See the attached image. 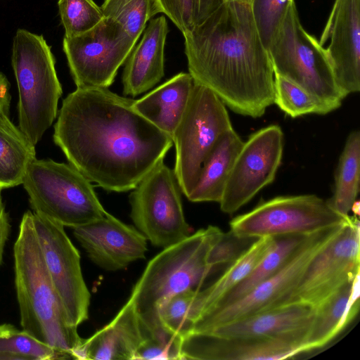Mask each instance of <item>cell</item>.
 <instances>
[{
	"label": "cell",
	"mask_w": 360,
	"mask_h": 360,
	"mask_svg": "<svg viewBox=\"0 0 360 360\" xmlns=\"http://www.w3.org/2000/svg\"><path fill=\"white\" fill-rule=\"evenodd\" d=\"M257 239L239 236L231 230L226 233L222 231L209 251L207 263L213 267L231 264Z\"/></svg>",
	"instance_id": "cell-36"
},
{
	"label": "cell",
	"mask_w": 360,
	"mask_h": 360,
	"mask_svg": "<svg viewBox=\"0 0 360 360\" xmlns=\"http://www.w3.org/2000/svg\"><path fill=\"white\" fill-rule=\"evenodd\" d=\"M268 53L274 72L338 108V87L326 49L302 26L295 1L288 8Z\"/></svg>",
	"instance_id": "cell-7"
},
{
	"label": "cell",
	"mask_w": 360,
	"mask_h": 360,
	"mask_svg": "<svg viewBox=\"0 0 360 360\" xmlns=\"http://www.w3.org/2000/svg\"><path fill=\"white\" fill-rule=\"evenodd\" d=\"M10 84L6 75L0 72V115H8L11 103Z\"/></svg>",
	"instance_id": "cell-40"
},
{
	"label": "cell",
	"mask_w": 360,
	"mask_h": 360,
	"mask_svg": "<svg viewBox=\"0 0 360 360\" xmlns=\"http://www.w3.org/2000/svg\"><path fill=\"white\" fill-rule=\"evenodd\" d=\"M307 236L290 234L275 236L276 240L274 245L257 263L250 274L223 295L214 305L195 316L193 320L210 310L231 304L273 276L284 265Z\"/></svg>",
	"instance_id": "cell-27"
},
{
	"label": "cell",
	"mask_w": 360,
	"mask_h": 360,
	"mask_svg": "<svg viewBox=\"0 0 360 360\" xmlns=\"http://www.w3.org/2000/svg\"><path fill=\"white\" fill-rule=\"evenodd\" d=\"M183 35L188 73L226 107L256 118L274 104V69L249 1H225Z\"/></svg>",
	"instance_id": "cell-2"
},
{
	"label": "cell",
	"mask_w": 360,
	"mask_h": 360,
	"mask_svg": "<svg viewBox=\"0 0 360 360\" xmlns=\"http://www.w3.org/2000/svg\"><path fill=\"white\" fill-rule=\"evenodd\" d=\"M328 200L316 195L278 196L233 218L230 230L245 237L308 235L345 223Z\"/></svg>",
	"instance_id": "cell-11"
},
{
	"label": "cell",
	"mask_w": 360,
	"mask_h": 360,
	"mask_svg": "<svg viewBox=\"0 0 360 360\" xmlns=\"http://www.w3.org/2000/svg\"><path fill=\"white\" fill-rule=\"evenodd\" d=\"M11 64L19 95L18 127L35 146L55 120L63 91L51 47L42 34L18 29Z\"/></svg>",
	"instance_id": "cell-4"
},
{
	"label": "cell",
	"mask_w": 360,
	"mask_h": 360,
	"mask_svg": "<svg viewBox=\"0 0 360 360\" xmlns=\"http://www.w3.org/2000/svg\"><path fill=\"white\" fill-rule=\"evenodd\" d=\"M162 11L182 34L188 31V0H158Z\"/></svg>",
	"instance_id": "cell-37"
},
{
	"label": "cell",
	"mask_w": 360,
	"mask_h": 360,
	"mask_svg": "<svg viewBox=\"0 0 360 360\" xmlns=\"http://www.w3.org/2000/svg\"><path fill=\"white\" fill-rule=\"evenodd\" d=\"M225 1L226 0H188V31L193 29L195 25L203 22Z\"/></svg>",
	"instance_id": "cell-38"
},
{
	"label": "cell",
	"mask_w": 360,
	"mask_h": 360,
	"mask_svg": "<svg viewBox=\"0 0 360 360\" xmlns=\"http://www.w3.org/2000/svg\"><path fill=\"white\" fill-rule=\"evenodd\" d=\"M283 141L281 128L271 124L243 142L219 202L223 212L234 213L272 183L281 163Z\"/></svg>",
	"instance_id": "cell-14"
},
{
	"label": "cell",
	"mask_w": 360,
	"mask_h": 360,
	"mask_svg": "<svg viewBox=\"0 0 360 360\" xmlns=\"http://www.w3.org/2000/svg\"><path fill=\"white\" fill-rule=\"evenodd\" d=\"M168 27L165 16L150 20L140 42L125 61L123 94L136 97L155 86L165 75L164 50Z\"/></svg>",
	"instance_id": "cell-19"
},
{
	"label": "cell",
	"mask_w": 360,
	"mask_h": 360,
	"mask_svg": "<svg viewBox=\"0 0 360 360\" xmlns=\"http://www.w3.org/2000/svg\"><path fill=\"white\" fill-rule=\"evenodd\" d=\"M101 8L105 18L117 22L136 41L146 22L162 13L158 0H105Z\"/></svg>",
	"instance_id": "cell-31"
},
{
	"label": "cell",
	"mask_w": 360,
	"mask_h": 360,
	"mask_svg": "<svg viewBox=\"0 0 360 360\" xmlns=\"http://www.w3.org/2000/svg\"><path fill=\"white\" fill-rule=\"evenodd\" d=\"M22 184L34 212L64 227L86 224L106 212L91 182L70 163L36 158Z\"/></svg>",
	"instance_id": "cell-6"
},
{
	"label": "cell",
	"mask_w": 360,
	"mask_h": 360,
	"mask_svg": "<svg viewBox=\"0 0 360 360\" xmlns=\"http://www.w3.org/2000/svg\"><path fill=\"white\" fill-rule=\"evenodd\" d=\"M222 231L208 226L163 248L150 260L129 298L138 314L155 311L162 300L188 289H200L214 268L209 251Z\"/></svg>",
	"instance_id": "cell-5"
},
{
	"label": "cell",
	"mask_w": 360,
	"mask_h": 360,
	"mask_svg": "<svg viewBox=\"0 0 360 360\" xmlns=\"http://www.w3.org/2000/svg\"><path fill=\"white\" fill-rule=\"evenodd\" d=\"M136 41L108 18L84 34L64 37L63 49L77 88H108Z\"/></svg>",
	"instance_id": "cell-12"
},
{
	"label": "cell",
	"mask_w": 360,
	"mask_h": 360,
	"mask_svg": "<svg viewBox=\"0 0 360 360\" xmlns=\"http://www.w3.org/2000/svg\"><path fill=\"white\" fill-rule=\"evenodd\" d=\"M243 142L231 129L217 141L202 164L198 181L186 197L193 202H219Z\"/></svg>",
	"instance_id": "cell-24"
},
{
	"label": "cell",
	"mask_w": 360,
	"mask_h": 360,
	"mask_svg": "<svg viewBox=\"0 0 360 360\" xmlns=\"http://www.w3.org/2000/svg\"><path fill=\"white\" fill-rule=\"evenodd\" d=\"M359 221L349 217L309 262L287 304L301 302L314 307L359 276Z\"/></svg>",
	"instance_id": "cell-13"
},
{
	"label": "cell",
	"mask_w": 360,
	"mask_h": 360,
	"mask_svg": "<svg viewBox=\"0 0 360 360\" xmlns=\"http://www.w3.org/2000/svg\"><path fill=\"white\" fill-rule=\"evenodd\" d=\"M231 129L224 103L210 89L194 82L186 110L172 136L175 146L173 170L186 197L217 141Z\"/></svg>",
	"instance_id": "cell-8"
},
{
	"label": "cell",
	"mask_w": 360,
	"mask_h": 360,
	"mask_svg": "<svg viewBox=\"0 0 360 360\" xmlns=\"http://www.w3.org/2000/svg\"><path fill=\"white\" fill-rule=\"evenodd\" d=\"M274 89V104L293 118L307 114L326 115L337 109L276 73Z\"/></svg>",
	"instance_id": "cell-32"
},
{
	"label": "cell",
	"mask_w": 360,
	"mask_h": 360,
	"mask_svg": "<svg viewBox=\"0 0 360 360\" xmlns=\"http://www.w3.org/2000/svg\"><path fill=\"white\" fill-rule=\"evenodd\" d=\"M359 309V276L314 307L306 345L308 350L324 347L353 320Z\"/></svg>",
	"instance_id": "cell-22"
},
{
	"label": "cell",
	"mask_w": 360,
	"mask_h": 360,
	"mask_svg": "<svg viewBox=\"0 0 360 360\" xmlns=\"http://www.w3.org/2000/svg\"><path fill=\"white\" fill-rule=\"evenodd\" d=\"M142 340L138 313L128 300L109 323L83 339L75 359H134Z\"/></svg>",
	"instance_id": "cell-21"
},
{
	"label": "cell",
	"mask_w": 360,
	"mask_h": 360,
	"mask_svg": "<svg viewBox=\"0 0 360 360\" xmlns=\"http://www.w3.org/2000/svg\"><path fill=\"white\" fill-rule=\"evenodd\" d=\"M188 289L160 301L155 307L161 323L183 337L191 330L190 314L198 290Z\"/></svg>",
	"instance_id": "cell-34"
},
{
	"label": "cell",
	"mask_w": 360,
	"mask_h": 360,
	"mask_svg": "<svg viewBox=\"0 0 360 360\" xmlns=\"http://www.w3.org/2000/svg\"><path fill=\"white\" fill-rule=\"evenodd\" d=\"M275 240L276 237L274 236L259 238L245 252L230 264L217 280L206 288L202 290L199 289L190 314L191 323L195 316L211 307L244 280L272 248Z\"/></svg>",
	"instance_id": "cell-25"
},
{
	"label": "cell",
	"mask_w": 360,
	"mask_h": 360,
	"mask_svg": "<svg viewBox=\"0 0 360 360\" xmlns=\"http://www.w3.org/2000/svg\"><path fill=\"white\" fill-rule=\"evenodd\" d=\"M326 49L335 82L347 96L360 91V0H335L320 44Z\"/></svg>",
	"instance_id": "cell-18"
},
{
	"label": "cell",
	"mask_w": 360,
	"mask_h": 360,
	"mask_svg": "<svg viewBox=\"0 0 360 360\" xmlns=\"http://www.w3.org/2000/svg\"><path fill=\"white\" fill-rule=\"evenodd\" d=\"M226 1H249L250 0H226Z\"/></svg>",
	"instance_id": "cell-41"
},
{
	"label": "cell",
	"mask_w": 360,
	"mask_h": 360,
	"mask_svg": "<svg viewBox=\"0 0 360 360\" xmlns=\"http://www.w3.org/2000/svg\"><path fill=\"white\" fill-rule=\"evenodd\" d=\"M1 188H0V264L2 261L4 248L8 236L10 225L8 214L6 212L1 198Z\"/></svg>",
	"instance_id": "cell-39"
},
{
	"label": "cell",
	"mask_w": 360,
	"mask_h": 360,
	"mask_svg": "<svg viewBox=\"0 0 360 360\" xmlns=\"http://www.w3.org/2000/svg\"><path fill=\"white\" fill-rule=\"evenodd\" d=\"M66 354L11 324L0 325V360L69 359Z\"/></svg>",
	"instance_id": "cell-30"
},
{
	"label": "cell",
	"mask_w": 360,
	"mask_h": 360,
	"mask_svg": "<svg viewBox=\"0 0 360 360\" xmlns=\"http://www.w3.org/2000/svg\"><path fill=\"white\" fill-rule=\"evenodd\" d=\"M32 221L52 283L70 322L77 327L88 319L90 304L79 253L63 225L35 212Z\"/></svg>",
	"instance_id": "cell-15"
},
{
	"label": "cell",
	"mask_w": 360,
	"mask_h": 360,
	"mask_svg": "<svg viewBox=\"0 0 360 360\" xmlns=\"http://www.w3.org/2000/svg\"><path fill=\"white\" fill-rule=\"evenodd\" d=\"M294 0H250L259 35L267 51L288 6Z\"/></svg>",
	"instance_id": "cell-35"
},
{
	"label": "cell",
	"mask_w": 360,
	"mask_h": 360,
	"mask_svg": "<svg viewBox=\"0 0 360 360\" xmlns=\"http://www.w3.org/2000/svg\"><path fill=\"white\" fill-rule=\"evenodd\" d=\"M306 334L223 337L190 332L182 337L181 359L280 360L309 352Z\"/></svg>",
	"instance_id": "cell-16"
},
{
	"label": "cell",
	"mask_w": 360,
	"mask_h": 360,
	"mask_svg": "<svg viewBox=\"0 0 360 360\" xmlns=\"http://www.w3.org/2000/svg\"><path fill=\"white\" fill-rule=\"evenodd\" d=\"M134 101L108 88H77L63 101L54 125L53 141L69 163L108 191L133 190L173 146Z\"/></svg>",
	"instance_id": "cell-1"
},
{
	"label": "cell",
	"mask_w": 360,
	"mask_h": 360,
	"mask_svg": "<svg viewBox=\"0 0 360 360\" xmlns=\"http://www.w3.org/2000/svg\"><path fill=\"white\" fill-rule=\"evenodd\" d=\"M174 170L164 162L154 167L129 195L131 218L153 245L163 248L191 234Z\"/></svg>",
	"instance_id": "cell-10"
},
{
	"label": "cell",
	"mask_w": 360,
	"mask_h": 360,
	"mask_svg": "<svg viewBox=\"0 0 360 360\" xmlns=\"http://www.w3.org/2000/svg\"><path fill=\"white\" fill-rule=\"evenodd\" d=\"M360 132L352 131L340 155L335 174L334 193L328 201L340 214L348 217L359 191Z\"/></svg>",
	"instance_id": "cell-28"
},
{
	"label": "cell",
	"mask_w": 360,
	"mask_h": 360,
	"mask_svg": "<svg viewBox=\"0 0 360 360\" xmlns=\"http://www.w3.org/2000/svg\"><path fill=\"white\" fill-rule=\"evenodd\" d=\"M58 6L66 38L91 30L105 18L94 0H58Z\"/></svg>",
	"instance_id": "cell-33"
},
{
	"label": "cell",
	"mask_w": 360,
	"mask_h": 360,
	"mask_svg": "<svg viewBox=\"0 0 360 360\" xmlns=\"http://www.w3.org/2000/svg\"><path fill=\"white\" fill-rule=\"evenodd\" d=\"M34 159L35 146L8 115H0V188L22 184L28 166Z\"/></svg>",
	"instance_id": "cell-26"
},
{
	"label": "cell",
	"mask_w": 360,
	"mask_h": 360,
	"mask_svg": "<svg viewBox=\"0 0 360 360\" xmlns=\"http://www.w3.org/2000/svg\"><path fill=\"white\" fill-rule=\"evenodd\" d=\"M194 82L180 72L138 100L134 107L145 119L171 137L187 106Z\"/></svg>",
	"instance_id": "cell-23"
},
{
	"label": "cell",
	"mask_w": 360,
	"mask_h": 360,
	"mask_svg": "<svg viewBox=\"0 0 360 360\" xmlns=\"http://www.w3.org/2000/svg\"><path fill=\"white\" fill-rule=\"evenodd\" d=\"M345 223L307 235L276 273L231 304L195 318L190 332L208 333L243 316L286 304L309 262Z\"/></svg>",
	"instance_id": "cell-9"
},
{
	"label": "cell",
	"mask_w": 360,
	"mask_h": 360,
	"mask_svg": "<svg viewBox=\"0 0 360 360\" xmlns=\"http://www.w3.org/2000/svg\"><path fill=\"white\" fill-rule=\"evenodd\" d=\"M314 307L292 302L243 316L208 333L223 337H280L307 334Z\"/></svg>",
	"instance_id": "cell-20"
},
{
	"label": "cell",
	"mask_w": 360,
	"mask_h": 360,
	"mask_svg": "<svg viewBox=\"0 0 360 360\" xmlns=\"http://www.w3.org/2000/svg\"><path fill=\"white\" fill-rule=\"evenodd\" d=\"M138 315L143 340L134 359H181L182 337L166 328L156 311Z\"/></svg>",
	"instance_id": "cell-29"
},
{
	"label": "cell",
	"mask_w": 360,
	"mask_h": 360,
	"mask_svg": "<svg viewBox=\"0 0 360 360\" xmlns=\"http://www.w3.org/2000/svg\"><path fill=\"white\" fill-rule=\"evenodd\" d=\"M15 283L22 330L75 359L82 342L52 283L34 231L32 212L22 216L13 247Z\"/></svg>",
	"instance_id": "cell-3"
},
{
	"label": "cell",
	"mask_w": 360,
	"mask_h": 360,
	"mask_svg": "<svg viewBox=\"0 0 360 360\" xmlns=\"http://www.w3.org/2000/svg\"><path fill=\"white\" fill-rule=\"evenodd\" d=\"M73 233L89 258L105 271H118L146 257V237L107 212L100 219L73 228Z\"/></svg>",
	"instance_id": "cell-17"
}]
</instances>
